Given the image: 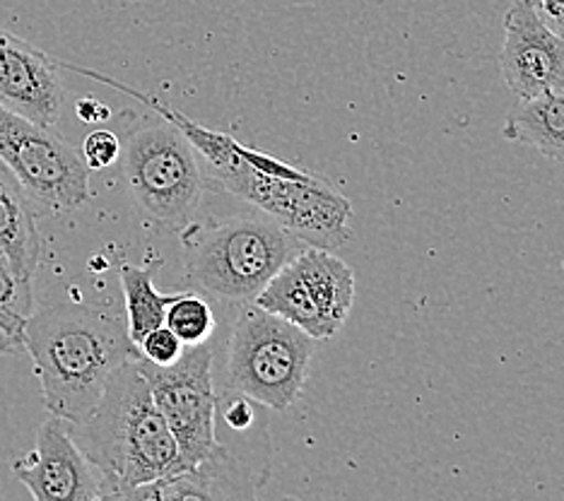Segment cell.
Instances as JSON below:
<instances>
[{
	"mask_svg": "<svg viewBox=\"0 0 564 501\" xmlns=\"http://www.w3.org/2000/svg\"><path fill=\"white\" fill-rule=\"evenodd\" d=\"M78 116H80V121H85V123H99V121L111 119V111L105 105H101V101L85 97V99L78 101Z\"/></svg>",
	"mask_w": 564,
	"mask_h": 501,
	"instance_id": "cell-23",
	"label": "cell"
},
{
	"mask_svg": "<svg viewBox=\"0 0 564 501\" xmlns=\"http://www.w3.org/2000/svg\"><path fill=\"white\" fill-rule=\"evenodd\" d=\"M138 364L148 379L164 422L174 434L184 470L196 468L220 446L217 442L220 395L213 385L210 342L186 347L184 355L170 367L150 364L140 355Z\"/></svg>",
	"mask_w": 564,
	"mask_h": 501,
	"instance_id": "cell-9",
	"label": "cell"
},
{
	"mask_svg": "<svg viewBox=\"0 0 564 501\" xmlns=\"http://www.w3.org/2000/svg\"><path fill=\"white\" fill-rule=\"evenodd\" d=\"M314 342L290 320L249 302L227 342V389L271 410H288L306 383Z\"/></svg>",
	"mask_w": 564,
	"mask_h": 501,
	"instance_id": "cell-6",
	"label": "cell"
},
{
	"mask_svg": "<svg viewBox=\"0 0 564 501\" xmlns=\"http://www.w3.org/2000/svg\"><path fill=\"white\" fill-rule=\"evenodd\" d=\"M188 275L225 302L249 304L297 253L300 239L273 217H227L182 231Z\"/></svg>",
	"mask_w": 564,
	"mask_h": 501,
	"instance_id": "cell-4",
	"label": "cell"
},
{
	"mask_svg": "<svg viewBox=\"0 0 564 501\" xmlns=\"http://www.w3.org/2000/svg\"><path fill=\"white\" fill-rule=\"evenodd\" d=\"M24 347L10 336V333H6L3 328H0V355H15V352H22Z\"/></svg>",
	"mask_w": 564,
	"mask_h": 501,
	"instance_id": "cell-25",
	"label": "cell"
},
{
	"mask_svg": "<svg viewBox=\"0 0 564 501\" xmlns=\"http://www.w3.org/2000/svg\"><path fill=\"white\" fill-rule=\"evenodd\" d=\"M499 68L519 99L564 89V36L538 18L531 0H517L507 10Z\"/></svg>",
	"mask_w": 564,
	"mask_h": 501,
	"instance_id": "cell-11",
	"label": "cell"
},
{
	"mask_svg": "<svg viewBox=\"0 0 564 501\" xmlns=\"http://www.w3.org/2000/svg\"><path fill=\"white\" fill-rule=\"evenodd\" d=\"M0 249L24 275H34L42 253L34 205L18 176L3 162H0Z\"/></svg>",
	"mask_w": 564,
	"mask_h": 501,
	"instance_id": "cell-14",
	"label": "cell"
},
{
	"mask_svg": "<svg viewBox=\"0 0 564 501\" xmlns=\"http://www.w3.org/2000/svg\"><path fill=\"white\" fill-rule=\"evenodd\" d=\"M505 138L564 164V89L521 99V105L507 116Z\"/></svg>",
	"mask_w": 564,
	"mask_h": 501,
	"instance_id": "cell-15",
	"label": "cell"
},
{
	"mask_svg": "<svg viewBox=\"0 0 564 501\" xmlns=\"http://www.w3.org/2000/svg\"><path fill=\"white\" fill-rule=\"evenodd\" d=\"M213 174L237 198L273 217L306 247L336 251L352 237V203L324 178L273 154L251 150L247 157Z\"/></svg>",
	"mask_w": 564,
	"mask_h": 501,
	"instance_id": "cell-3",
	"label": "cell"
},
{
	"mask_svg": "<svg viewBox=\"0 0 564 501\" xmlns=\"http://www.w3.org/2000/svg\"><path fill=\"white\" fill-rule=\"evenodd\" d=\"M531 6L550 30L564 36V0H531Z\"/></svg>",
	"mask_w": 564,
	"mask_h": 501,
	"instance_id": "cell-22",
	"label": "cell"
},
{
	"mask_svg": "<svg viewBox=\"0 0 564 501\" xmlns=\"http://www.w3.org/2000/svg\"><path fill=\"white\" fill-rule=\"evenodd\" d=\"M160 263L121 265V290L126 299V330L133 345L143 340L152 328L164 326V314L178 292L162 294L155 287V270Z\"/></svg>",
	"mask_w": 564,
	"mask_h": 501,
	"instance_id": "cell-16",
	"label": "cell"
},
{
	"mask_svg": "<svg viewBox=\"0 0 564 501\" xmlns=\"http://www.w3.org/2000/svg\"><path fill=\"white\" fill-rule=\"evenodd\" d=\"M119 157H121V140L117 133L97 128V131H93L85 138L83 160L89 166V172L109 170L113 162H119Z\"/></svg>",
	"mask_w": 564,
	"mask_h": 501,
	"instance_id": "cell-20",
	"label": "cell"
},
{
	"mask_svg": "<svg viewBox=\"0 0 564 501\" xmlns=\"http://www.w3.org/2000/svg\"><path fill=\"white\" fill-rule=\"evenodd\" d=\"M138 355L145 359L150 364H158V367H170L174 364L178 357L184 355V342L176 338V333L166 326H158L152 328L148 336L140 340L138 345Z\"/></svg>",
	"mask_w": 564,
	"mask_h": 501,
	"instance_id": "cell-19",
	"label": "cell"
},
{
	"mask_svg": "<svg viewBox=\"0 0 564 501\" xmlns=\"http://www.w3.org/2000/svg\"><path fill=\"white\" fill-rule=\"evenodd\" d=\"M78 427L83 451L105 478L109 499H126L138 487L184 470L138 357L113 371L95 413Z\"/></svg>",
	"mask_w": 564,
	"mask_h": 501,
	"instance_id": "cell-2",
	"label": "cell"
},
{
	"mask_svg": "<svg viewBox=\"0 0 564 501\" xmlns=\"http://www.w3.org/2000/svg\"><path fill=\"white\" fill-rule=\"evenodd\" d=\"M0 162L32 203L68 213L89 200V166L66 138L0 105Z\"/></svg>",
	"mask_w": 564,
	"mask_h": 501,
	"instance_id": "cell-8",
	"label": "cell"
},
{
	"mask_svg": "<svg viewBox=\"0 0 564 501\" xmlns=\"http://www.w3.org/2000/svg\"><path fill=\"white\" fill-rule=\"evenodd\" d=\"M164 326L176 333L184 347H191L210 342L217 330V318L208 299L191 290H182L178 297L166 306Z\"/></svg>",
	"mask_w": 564,
	"mask_h": 501,
	"instance_id": "cell-17",
	"label": "cell"
},
{
	"mask_svg": "<svg viewBox=\"0 0 564 501\" xmlns=\"http://www.w3.org/2000/svg\"><path fill=\"white\" fill-rule=\"evenodd\" d=\"M314 340L336 336L355 304V273L336 253L318 247L297 251L253 299Z\"/></svg>",
	"mask_w": 564,
	"mask_h": 501,
	"instance_id": "cell-7",
	"label": "cell"
},
{
	"mask_svg": "<svg viewBox=\"0 0 564 501\" xmlns=\"http://www.w3.org/2000/svg\"><path fill=\"white\" fill-rule=\"evenodd\" d=\"M0 328H3L6 333H10V336L15 338V340L24 347V338H22L24 324H22V320H15V318H10V316H6V314H0Z\"/></svg>",
	"mask_w": 564,
	"mask_h": 501,
	"instance_id": "cell-24",
	"label": "cell"
},
{
	"mask_svg": "<svg viewBox=\"0 0 564 501\" xmlns=\"http://www.w3.org/2000/svg\"><path fill=\"white\" fill-rule=\"evenodd\" d=\"M119 160L131 196L150 222L170 231L196 222L205 176L198 150L172 121L158 116L131 128Z\"/></svg>",
	"mask_w": 564,
	"mask_h": 501,
	"instance_id": "cell-5",
	"label": "cell"
},
{
	"mask_svg": "<svg viewBox=\"0 0 564 501\" xmlns=\"http://www.w3.org/2000/svg\"><path fill=\"white\" fill-rule=\"evenodd\" d=\"M0 314L22 324L34 314L32 277L24 275L3 249H0Z\"/></svg>",
	"mask_w": 564,
	"mask_h": 501,
	"instance_id": "cell-18",
	"label": "cell"
},
{
	"mask_svg": "<svg viewBox=\"0 0 564 501\" xmlns=\"http://www.w3.org/2000/svg\"><path fill=\"white\" fill-rule=\"evenodd\" d=\"M22 338L46 410L75 427L95 413L113 371L138 357L121 318L97 306L42 308L24 320Z\"/></svg>",
	"mask_w": 564,
	"mask_h": 501,
	"instance_id": "cell-1",
	"label": "cell"
},
{
	"mask_svg": "<svg viewBox=\"0 0 564 501\" xmlns=\"http://www.w3.org/2000/svg\"><path fill=\"white\" fill-rule=\"evenodd\" d=\"M0 105L54 128L63 107L61 63L24 39L0 32Z\"/></svg>",
	"mask_w": 564,
	"mask_h": 501,
	"instance_id": "cell-12",
	"label": "cell"
},
{
	"mask_svg": "<svg viewBox=\"0 0 564 501\" xmlns=\"http://www.w3.org/2000/svg\"><path fill=\"white\" fill-rule=\"evenodd\" d=\"M220 405H223V401H220ZM223 420L227 422V427L235 432L251 429L253 420H256V410H253L251 397L227 389V401L223 405Z\"/></svg>",
	"mask_w": 564,
	"mask_h": 501,
	"instance_id": "cell-21",
	"label": "cell"
},
{
	"mask_svg": "<svg viewBox=\"0 0 564 501\" xmlns=\"http://www.w3.org/2000/svg\"><path fill=\"white\" fill-rule=\"evenodd\" d=\"M256 482L251 470L225 448H215L210 458L196 468L178 470L162 480L138 487L126 499L135 501H184V499H253Z\"/></svg>",
	"mask_w": 564,
	"mask_h": 501,
	"instance_id": "cell-13",
	"label": "cell"
},
{
	"mask_svg": "<svg viewBox=\"0 0 564 501\" xmlns=\"http://www.w3.org/2000/svg\"><path fill=\"white\" fill-rule=\"evenodd\" d=\"M73 427L66 417H46L32 451L12 462V475L28 487L34 501L109 499L105 478L73 436Z\"/></svg>",
	"mask_w": 564,
	"mask_h": 501,
	"instance_id": "cell-10",
	"label": "cell"
}]
</instances>
